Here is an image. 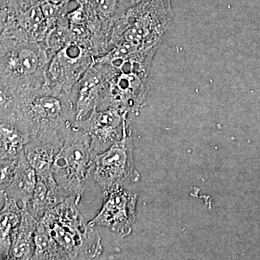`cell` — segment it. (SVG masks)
<instances>
[{"mask_svg":"<svg viewBox=\"0 0 260 260\" xmlns=\"http://www.w3.org/2000/svg\"><path fill=\"white\" fill-rule=\"evenodd\" d=\"M75 122L71 93L46 85L20 92L15 123L30 140L63 144Z\"/></svg>","mask_w":260,"mask_h":260,"instance_id":"1","label":"cell"},{"mask_svg":"<svg viewBox=\"0 0 260 260\" xmlns=\"http://www.w3.org/2000/svg\"><path fill=\"white\" fill-rule=\"evenodd\" d=\"M74 198H69L39 219L47 234L53 259H93L102 255V239L95 227L86 223Z\"/></svg>","mask_w":260,"mask_h":260,"instance_id":"2","label":"cell"},{"mask_svg":"<svg viewBox=\"0 0 260 260\" xmlns=\"http://www.w3.org/2000/svg\"><path fill=\"white\" fill-rule=\"evenodd\" d=\"M173 18L171 0H144L128 8L114 24L111 41L114 46L125 42L155 54Z\"/></svg>","mask_w":260,"mask_h":260,"instance_id":"3","label":"cell"},{"mask_svg":"<svg viewBox=\"0 0 260 260\" xmlns=\"http://www.w3.org/2000/svg\"><path fill=\"white\" fill-rule=\"evenodd\" d=\"M49 56L39 42L20 38L0 39V79L17 93L49 85Z\"/></svg>","mask_w":260,"mask_h":260,"instance_id":"4","label":"cell"},{"mask_svg":"<svg viewBox=\"0 0 260 260\" xmlns=\"http://www.w3.org/2000/svg\"><path fill=\"white\" fill-rule=\"evenodd\" d=\"M95 156L90 136L75 122L54 159L52 172L61 190L78 205L85 189L95 183Z\"/></svg>","mask_w":260,"mask_h":260,"instance_id":"5","label":"cell"},{"mask_svg":"<svg viewBox=\"0 0 260 260\" xmlns=\"http://www.w3.org/2000/svg\"><path fill=\"white\" fill-rule=\"evenodd\" d=\"M140 179L135 167L132 131L95 157L94 179L103 192L138 182Z\"/></svg>","mask_w":260,"mask_h":260,"instance_id":"6","label":"cell"},{"mask_svg":"<svg viewBox=\"0 0 260 260\" xmlns=\"http://www.w3.org/2000/svg\"><path fill=\"white\" fill-rule=\"evenodd\" d=\"M102 209L88 222L93 227H104L121 237L129 236L136 220L138 194L124 186H116L105 192Z\"/></svg>","mask_w":260,"mask_h":260,"instance_id":"7","label":"cell"},{"mask_svg":"<svg viewBox=\"0 0 260 260\" xmlns=\"http://www.w3.org/2000/svg\"><path fill=\"white\" fill-rule=\"evenodd\" d=\"M129 116L116 109L95 110L76 125L88 133L95 155L105 151L114 143L120 141L131 131Z\"/></svg>","mask_w":260,"mask_h":260,"instance_id":"8","label":"cell"},{"mask_svg":"<svg viewBox=\"0 0 260 260\" xmlns=\"http://www.w3.org/2000/svg\"><path fill=\"white\" fill-rule=\"evenodd\" d=\"M68 198L58 185L53 174L37 177L34 194L26 208L32 216L39 220L47 211Z\"/></svg>","mask_w":260,"mask_h":260,"instance_id":"9","label":"cell"},{"mask_svg":"<svg viewBox=\"0 0 260 260\" xmlns=\"http://www.w3.org/2000/svg\"><path fill=\"white\" fill-rule=\"evenodd\" d=\"M37 181V173L29 164L23 150L17 158L11 182L2 194L21 203L22 207H26L31 199Z\"/></svg>","mask_w":260,"mask_h":260,"instance_id":"10","label":"cell"},{"mask_svg":"<svg viewBox=\"0 0 260 260\" xmlns=\"http://www.w3.org/2000/svg\"><path fill=\"white\" fill-rule=\"evenodd\" d=\"M22 208L23 216L12 236L9 259H32L35 251L34 235L38 220L29 213L26 207Z\"/></svg>","mask_w":260,"mask_h":260,"instance_id":"11","label":"cell"},{"mask_svg":"<svg viewBox=\"0 0 260 260\" xmlns=\"http://www.w3.org/2000/svg\"><path fill=\"white\" fill-rule=\"evenodd\" d=\"M63 144L42 140H30L25 145L24 153L37 177L53 174L52 167L58 152Z\"/></svg>","mask_w":260,"mask_h":260,"instance_id":"12","label":"cell"},{"mask_svg":"<svg viewBox=\"0 0 260 260\" xmlns=\"http://www.w3.org/2000/svg\"><path fill=\"white\" fill-rule=\"evenodd\" d=\"M3 195L4 205L0 210V259H9L12 236L20 223L23 209L16 200Z\"/></svg>","mask_w":260,"mask_h":260,"instance_id":"13","label":"cell"},{"mask_svg":"<svg viewBox=\"0 0 260 260\" xmlns=\"http://www.w3.org/2000/svg\"><path fill=\"white\" fill-rule=\"evenodd\" d=\"M28 142V137L16 123L0 120V160L16 159Z\"/></svg>","mask_w":260,"mask_h":260,"instance_id":"14","label":"cell"},{"mask_svg":"<svg viewBox=\"0 0 260 260\" xmlns=\"http://www.w3.org/2000/svg\"><path fill=\"white\" fill-rule=\"evenodd\" d=\"M83 4L89 13L97 15L108 23L115 24L129 8L125 0H85Z\"/></svg>","mask_w":260,"mask_h":260,"instance_id":"15","label":"cell"},{"mask_svg":"<svg viewBox=\"0 0 260 260\" xmlns=\"http://www.w3.org/2000/svg\"><path fill=\"white\" fill-rule=\"evenodd\" d=\"M18 93L0 79V120L15 123Z\"/></svg>","mask_w":260,"mask_h":260,"instance_id":"16","label":"cell"},{"mask_svg":"<svg viewBox=\"0 0 260 260\" xmlns=\"http://www.w3.org/2000/svg\"><path fill=\"white\" fill-rule=\"evenodd\" d=\"M16 159H2L0 160V193L7 189L14 174L16 167Z\"/></svg>","mask_w":260,"mask_h":260,"instance_id":"17","label":"cell"},{"mask_svg":"<svg viewBox=\"0 0 260 260\" xmlns=\"http://www.w3.org/2000/svg\"><path fill=\"white\" fill-rule=\"evenodd\" d=\"M7 19H8V11H7L6 6L0 2V37L4 32Z\"/></svg>","mask_w":260,"mask_h":260,"instance_id":"18","label":"cell"},{"mask_svg":"<svg viewBox=\"0 0 260 260\" xmlns=\"http://www.w3.org/2000/svg\"><path fill=\"white\" fill-rule=\"evenodd\" d=\"M142 1H144V0H125L128 8H130V7L133 6V5L137 4V3H139Z\"/></svg>","mask_w":260,"mask_h":260,"instance_id":"19","label":"cell"}]
</instances>
